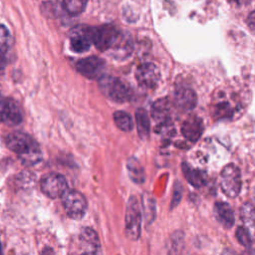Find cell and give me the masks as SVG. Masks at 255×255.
<instances>
[{
  "label": "cell",
  "instance_id": "obj_25",
  "mask_svg": "<svg viewBox=\"0 0 255 255\" xmlns=\"http://www.w3.org/2000/svg\"><path fill=\"white\" fill-rule=\"evenodd\" d=\"M143 200V204H142V209H143V213H144V217L146 218V220H151L153 219L154 216V201L151 197H144Z\"/></svg>",
  "mask_w": 255,
  "mask_h": 255
},
{
  "label": "cell",
  "instance_id": "obj_34",
  "mask_svg": "<svg viewBox=\"0 0 255 255\" xmlns=\"http://www.w3.org/2000/svg\"><path fill=\"white\" fill-rule=\"evenodd\" d=\"M0 255H3V253H2V247H1V243H0Z\"/></svg>",
  "mask_w": 255,
  "mask_h": 255
},
{
  "label": "cell",
  "instance_id": "obj_21",
  "mask_svg": "<svg viewBox=\"0 0 255 255\" xmlns=\"http://www.w3.org/2000/svg\"><path fill=\"white\" fill-rule=\"evenodd\" d=\"M87 6V0H63V7L72 16L81 14Z\"/></svg>",
  "mask_w": 255,
  "mask_h": 255
},
{
  "label": "cell",
  "instance_id": "obj_30",
  "mask_svg": "<svg viewBox=\"0 0 255 255\" xmlns=\"http://www.w3.org/2000/svg\"><path fill=\"white\" fill-rule=\"evenodd\" d=\"M4 105H5V99L3 98V96L0 93V123H1V119H2V114H3V110H4Z\"/></svg>",
  "mask_w": 255,
  "mask_h": 255
},
{
  "label": "cell",
  "instance_id": "obj_11",
  "mask_svg": "<svg viewBox=\"0 0 255 255\" xmlns=\"http://www.w3.org/2000/svg\"><path fill=\"white\" fill-rule=\"evenodd\" d=\"M22 112L19 104L11 98L5 99L4 110L2 114L1 123H4L8 126H17L22 122Z\"/></svg>",
  "mask_w": 255,
  "mask_h": 255
},
{
  "label": "cell",
  "instance_id": "obj_13",
  "mask_svg": "<svg viewBox=\"0 0 255 255\" xmlns=\"http://www.w3.org/2000/svg\"><path fill=\"white\" fill-rule=\"evenodd\" d=\"M174 100L176 106L183 111L192 110L197 103V97L195 92L186 87H179L174 93Z\"/></svg>",
  "mask_w": 255,
  "mask_h": 255
},
{
  "label": "cell",
  "instance_id": "obj_24",
  "mask_svg": "<svg viewBox=\"0 0 255 255\" xmlns=\"http://www.w3.org/2000/svg\"><path fill=\"white\" fill-rule=\"evenodd\" d=\"M236 238L237 240L245 247L250 248L252 245V239L250 233L245 227H238L236 230Z\"/></svg>",
  "mask_w": 255,
  "mask_h": 255
},
{
  "label": "cell",
  "instance_id": "obj_3",
  "mask_svg": "<svg viewBox=\"0 0 255 255\" xmlns=\"http://www.w3.org/2000/svg\"><path fill=\"white\" fill-rule=\"evenodd\" d=\"M126 234L131 240L138 239L141 230V211L134 196H130L126 210Z\"/></svg>",
  "mask_w": 255,
  "mask_h": 255
},
{
  "label": "cell",
  "instance_id": "obj_19",
  "mask_svg": "<svg viewBox=\"0 0 255 255\" xmlns=\"http://www.w3.org/2000/svg\"><path fill=\"white\" fill-rule=\"evenodd\" d=\"M127 167L130 179L135 183H142L144 181V170L138 159L135 157H129L128 159Z\"/></svg>",
  "mask_w": 255,
  "mask_h": 255
},
{
  "label": "cell",
  "instance_id": "obj_17",
  "mask_svg": "<svg viewBox=\"0 0 255 255\" xmlns=\"http://www.w3.org/2000/svg\"><path fill=\"white\" fill-rule=\"evenodd\" d=\"M135 122L136 128L139 136L141 138H145L148 136L150 131V122L146 111L142 108H138L135 111Z\"/></svg>",
  "mask_w": 255,
  "mask_h": 255
},
{
  "label": "cell",
  "instance_id": "obj_9",
  "mask_svg": "<svg viewBox=\"0 0 255 255\" xmlns=\"http://www.w3.org/2000/svg\"><path fill=\"white\" fill-rule=\"evenodd\" d=\"M135 78L138 84L145 89H154L160 79L158 68L151 63H143L136 69Z\"/></svg>",
  "mask_w": 255,
  "mask_h": 255
},
{
  "label": "cell",
  "instance_id": "obj_12",
  "mask_svg": "<svg viewBox=\"0 0 255 255\" xmlns=\"http://www.w3.org/2000/svg\"><path fill=\"white\" fill-rule=\"evenodd\" d=\"M181 132L186 139L196 141L203 132L202 120L196 116H190L184 121L181 127Z\"/></svg>",
  "mask_w": 255,
  "mask_h": 255
},
{
  "label": "cell",
  "instance_id": "obj_10",
  "mask_svg": "<svg viewBox=\"0 0 255 255\" xmlns=\"http://www.w3.org/2000/svg\"><path fill=\"white\" fill-rule=\"evenodd\" d=\"M92 44L91 27L77 26L70 32L71 49L76 53H83L89 50Z\"/></svg>",
  "mask_w": 255,
  "mask_h": 255
},
{
  "label": "cell",
  "instance_id": "obj_28",
  "mask_svg": "<svg viewBox=\"0 0 255 255\" xmlns=\"http://www.w3.org/2000/svg\"><path fill=\"white\" fill-rule=\"evenodd\" d=\"M247 23L251 29V31H254V12H251L249 17H248V20H247Z\"/></svg>",
  "mask_w": 255,
  "mask_h": 255
},
{
  "label": "cell",
  "instance_id": "obj_4",
  "mask_svg": "<svg viewBox=\"0 0 255 255\" xmlns=\"http://www.w3.org/2000/svg\"><path fill=\"white\" fill-rule=\"evenodd\" d=\"M121 32L112 24H105L100 27L91 28L92 43L100 50L107 51L117 42Z\"/></svg>",
  "mask_w": 255,
  "mask_h": 255
},
{
  "label": "cell",
  "instance_id": "obj_6",
  "mask_svg": "<svg viewBox=\"0 0 255 255\" xmlns=\"http://www.w3.org/2000/svg\"><path fill=\"white\" fill-rule=\"evenodd\" d=\"M61 197L66 213L70 218L78 220L85 215L87 209V200L81 192L67 189Z\"/></svg>",
  "mask_w": 255,
  "mask_h": 255
},
{
  "label": "cell",
  "instance_id": "obj_33",
  "mask_svg": "<svg viewBox=\"0 0 255 255\" xmlns=\"http://www.w3.org/2000/svg\"><path fill=\"white\" fill-rule=\"evenodd\" d=\"M81 255H96V254H94V253H90V252H84L83 254H81Z\"/></svg>",
  "mask_w": 255,
  "mask_h": 255
},
{
  "label": "cell",
  "instance_id": "obj_18",
  "mask_svg": "<svg viewBox=\"0 0 255 255\" xmlns=\"http://www.w3.org/2000/svg\"><path fill=\"white\" fill-rule=\"evenodd\" d=\"M170 105L167 99H159L152 105L151 115L156 122H165L169 116Z\"/></svg>",
  "mask_w": 255,
  "mask_h": 255
},
{
  "label": "cell",
  "instance_id": "obj_23",
  "mask_svg": "<svg viewBox=\"0 0 255 255\" xmlns=\"http://www.w3.org/2000/svg\"><path fill=\"white\" fill-rule=\"evenodd\" d=\"M12 44V38L9 30L2 24H0V53L5 54L9 51Z\"/></svg>",
  "mask_w": 255,
  "mask_h": 255
},
{
  "label": "cell",
  "instance_id": "obj_16",
  "mask_svg": "<svg viewBox=\"0 0 255 255\" xmlns=\"http://www.w3.org/2000/svg\"><path fill=\"white\" fill-rule=\"evenodd\" d=\"M80 240L88 248V251L86 252L96 254L100 244H99L98 235L92 228L90 227L83 228L80 233Z\"/></svg>",
  "mask_w": 255,
  "mask_h": 255
},
{
  "label": "cell",
  "instance_id": "obj_20",
  "mask_svg": "<svg viewBox=\"0 0 255 255\" xmlns=\"http://www.w3.org/2000/svg\"><path fill=\"white\" fill-rule=\"evenodd\" d=\"M114 121L116 126L124 131H130L133 128L132 119L128 113L124 111H117L114 114Z\"/></svg>",
  "mask_w": 255,
  "mask_h": 255
},
{
  "label": "cell",
  "instance_id": "obj_1",
  "mask_svg": "<svg viewBox=\"0 0 255 255\" xmlns=\"http://www.w3.org/2000/svg\"><path fill=\"white\" fill-rule=\"evenodd\" d=\"M6 144L10 150L17 153L21 162L31 166L42 159V151L38 143L27 133L13 131L6 137Z\"/></svg>",
  "mask_w": 255,
  "mask_h": 255
},
{
  "label": "cell",
  "instance_id": "obj_5",
  "mask_svg": "<svg viewBox=\"0 0 255 255\" xmlns=\"http://www.w3.org/2000/svg\"><path fill=\"white\" fill-rule=\"evenodd\" d=\"M222 191L228 197H236L241 189V173L234 164L225 165L220 173Z\"/></svg>",
  "mask_w": 255,
  "mask_h": 255
},
{
  "label": "cell",
  "instance_id": "obj_7",
  "mask_svg": "<svg viewBox=\"0 0 255 255\" xmlns=\"http://www.w3.org/2000/svg\"><path fill=\"white\" fill-rule=\"evenodd\" d=\"M42 192L50 198L61 197L68 189V184L65 177L59 173L45 174L40 181Z\"/></svg>",
  "mask_w": 255,
  "mask_h": 255
},
{
  "label": "cell",
  "instance_id": "obj_29",
  "mask_svg": "<svg viewBox=\"0 0 255 255\" xmlns=\"http://www.w3.org/2000/svg\"><path fill=\"white\" fill-rule=\"evenodd\" d=\"M231 3H234L236 4L237 6H243V5H246V4H249L251 0H229Z\"/></svg>",
  "mask_w": 255,
  "mask_h": 255
},
{
  "label": "cell",
  "instance_id": "obj_32",
  "mask_svg": "<svg viewBox=\"0 0 255 255\" xmlns=\"http://www.w3.org/2000/svg\"><path fill=\"white\" fill-rule=\"evenodd\" d=\"M3 55H4V54H1V53H0V70L5 67V58H4Z\"/></svg>",
  "mask_w": 255,
  "mask_h": 255
},
{
  "label": "cell",
  "instance_id": "obj_26",
  "mask_svg": "<svg viewBox=\"0 0 255 255\" xmlns=\"http://www.w3.org/2000/svg\"><path fill=\"white\" fill-rule=\"evenodd\" d=\"M241 216L242 220L247 224V225H253V220H254V215H253V206L250 203H247L244 205L241 211Z\"/></svg>",
  "mask_w": 255,
  "mask_h": 255
},
{
  "label": "cell",
  "instance_id": "obj_22",
  "mask_svg": "<svg viewBox=\"0 0 255 255\" xmlns=\"http://www.w3.org/2000/svg\"><path fill=\"white\" fill-rule=\"evenodd\" d=\"M114 46L116 47L115 48L116 55L119 56V58H122L123 56L127 57L129 54V52L131 51L130 41L126 39V38H123L121 36L119 37L117 42L114 44Z\"/></svg>",
  "mask_w": 255,
  "mask_h": 255
},
{
  "label": "cell",
  "instance_id": "obj_8",
  "mask_svg": "<svg viewBox=\"0 0 255 255\" xmlns=\"http://www.w3.org/2000/svg\"><path fill=\"white\" fill-rule=\"evenodd\" d=\"M77 71L88 79H100L105 70V62L96 56H91L78 61L76 65Z\"/></svg>",
  "mask_w": 255,
  "mask_h": 255
},
{
  "label": "cell",
  "instance_id": "obj_27",
  "mask_svg": "<svg viewBox=\"0 0 255 255\" xmlns=\"http://www.w3.org/2000/svg\"><path fill=\"white\" fill-rule=\"evenodd\" d=\"M221 255H238V254H236L233 250H231V249H225V250H223V252H222V254ZM245 255H253V252L251 251V250H249V251H247V254H245Z\"/></svg>",
  "mask_w": 255,
  "mask_h": 255
},
{
  "label": "cell",
  "instance_id": "obj_14",
  "mask_svg": "<svg viewBox=\"0 0 255 255\" xmlns=\"http://www.w3.org/2000/svg\"><path fill=\"white\" fill-rule=\"evenodd\" d=\"M214 213L217 220L224 227L230 228L234 224V213L228 203L216 202L214 205Z\"/></svg>",
  "mask_w": 255,
  "mask_h": 255
},
{
  "label": "cell",
  "instance_id": "obj_2",
  "mask_svg": "<svg viewBox=\"0 0 255 255\" xmlns=\"http://www.w3.org/2000/svg\"><path fill=\"white\" fill-rule=\"evenodd\" d=\"M99 87L107 98L117 103H124L129 100L131 95L128 86L112 76H102L99 79Z\"/></svg>",
  "mask_w": 255,
  "mask_h": 255
},
{
  "label": "cell",
  "instance_id": "obj_31",
  "mask_svg": "<svg viewBox=\"0 0 255 255\" xmlns=\"http://www.w3.org/2000/svg\"><path fill=\"white\" fill-rule=\"evenodd\" d=\"M41 255H55V252L50 247H45L41 253Z\"/></svg>",
  "mask_w": 255,
  "mask_h": 255
},
{
  "label": "cell",
  "instance_id": "obj_15",
  "mask_svg": "<svg viewBox=\"0 0 255 255\" xmlns=\"http://www.w3.org/2000/svg\"><path fill=\"white\" fill-rule=\"evenodd\" d=\"M182 169H183L184 176L186 177L188 182L191 183L196 188L202 187L206 183L207 176H206L205 172H203L202 170L189 167L185 163L182 164Z\"/></svg>",
  "mask_w": 255,
  "mask_h": 255
}]
</instances>
